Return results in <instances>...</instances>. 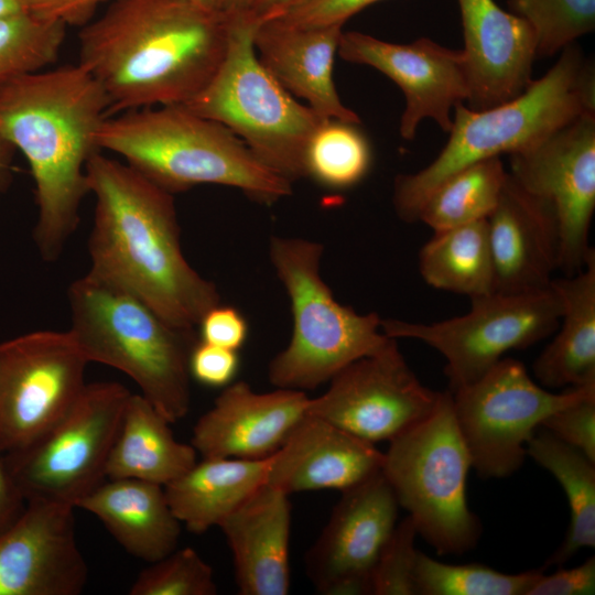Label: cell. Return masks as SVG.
<instances>
[{
    "mask_svg": "<svg viewBox=\"0 0 595 595\" xmlns=\"http://www.w3.org/2000/svg\"><path fill=\"white\" fill-rule=\"evenodd\" d=\"M202 9L229 19L247 12H252L258 0H193Z\"/></svg>",
    "mask_w": 595,
    "mask_h": 595,
    "instance_id": "f6af8a7d",
    "label": "cell"
},
{
    "mask_svg": "<svg viewBox=\"0 0 595 595\" xmlns=\"http://www.w3.org/2000/svg\"><path fill=\"white\" fill-rule=\"evenodd\" d=\"M399 504L381 470L342 491L305 554V571L324 595H371L380 551L398 522Z\"/></svg>",
    "mask_w": 595,
    "mask_h": 595,
    "instance_id": "2e32d148",
    "label": "cell"
},
{
    "mask_svg": "<svg viewBox=\"0 0 595 595\" xmlns=\"http://www.w3.org/2000/svg\"><path fill=\"white\" fill-rule=\"evenodd\" d=\"M67 299L68 331L89 363L126 374L171 424L186 416L197 329L171 325L136 295L88 272L71 283Z\"/></svg>",
    "mask_w": 595,
    "mask_h": 595,
    "instance_id": "8992f818",
    "label": "cell"
},
{
    "mask_svg": "<svg viewBox=\"0 0 595 595\" xmlns=\"http://www.w3.org/2000/svg\"><path fill=\"white\" fill-rule=\"evenodd\" d=\"M343 25L302 26L273 17L259 20L253 45L271 75L324 119L360 123L336 90L333 71Z\"/></svg>",
    "mask_w": 595,
    "mask_h": 595,
    "instance_id": "603a6c76",
    "label": "cell"
},
{
    "mask_svg": "<svg viewBox=\"0 0 595 595\" xmlns=\"http://www.w3.org/2000/svg\"><path fill=\"white\" fill-rule=\"evenodd\" d=\"M508 173L554 214L559 269L565 275L581 271L595 256L588 240L595 210V111L580 116L530 150L510 154Z\"/></svg>",
    "mask_w": 595,
    "mask_h": 595,
    "instance_id": "9a60e30c",
    "label": "cell"
},
{
    "mask_svg": "<svg viewBox=\"0 0 595 595\" xmlns=\"http://www.w3.org/2000/svg\"><path fill=\"white\" fill-rule=\"evenodd\" d=\"M89 364L69 331H35L0 342V454L51 430L86 386Z\"/></svg>",
    "mask_w": 595,
    "mask_h": 595,
    "instance_id": "4fadbf2b",
    "label": "cell"
},
{
    "mask_svg": "<svg viewBox=\"0 0 595 595\" xmlns=\"http://www.w3.org/2000/svg\"><path fill=\"white\" fill-rule=\"evenodd\" d=\"M258 22L252 12L228 19L218 68L182 106L231 130L262 164L293 184L304 177L307 142L325 119L299 102L260 62L253 45Z\"/></svg>",
    "mask_w": 595,
    "mask_h": 595,
    "instance_id": "ba28073f",
    "label": "cell"
},
{
    "mask_svg": "<svg viewBox=\"0 0 595 595\" xmlns=\"http://www.w3.org/2000/svg\"><path fill=\"white\" fill-rule=\"evenodd\" d=\"M232 555L241 595L290 592L291 504L289 495L264 484L220 524Z\"/></svg>",
    "mask_w": 595,
    "mask_h": 595,
    "instance_id": "cb8c5ba5",
    "label": "cell"
},
{
    "mask_svg": "<svg viewBox=\"0 0 595 595\" xmlns=\"http://www.w3.org/2000/svg\"><path fill=\"white\" fill-rule=\"evenodd\" d=\"M270 457H202L201 462L164 486L172 511L194 533L219 527L267 484Z\"/></svg>",
    "mask_w": 595,
    "mask_h": 595,
    "instance_id": "4316f807",
    "label": "cell"
},
{
    "mask_svg": "<svg viewBox=\"0 0 595 595\" xmlns=\"http://www.w3.org/2000/svg\"><path fill=\"white\" fill-rule=\"evenodd\" d=\"M131 392L116 381L86 383L68 412L29 446L2 455L26 501L77 504L106 480V465Z\"/></svg>",
    "mask_w": 595,
    "mask_h": 595,
    "instance_id": "30bf717a",
    "label": "cell"
},
{
    "mask_svg": "<svg viewBox=\"0 0 595 595\" xmlns=\"http://www.w3.org/2000/svg\"><path fill=\"white\" fill-rule=\"evenodd\" d=\"M378 1L381 0H305L278 18L302 26L344 25L350 17Z\"/></svg>",
    "mask_w": 595,
    "mask_h": 595,
    "instance_id": "60d3db41",
    "label": "cell"
},
{
    "mask_svg": "<svg viewBox=\"0 0 595 595\" xmlns=\"http://www.w3.org/2000/svg\"><path fill=\"white\" fill-rule=\"evenodd\" d=\"M76 508L96 516L126 552L148 564L177 548L182 523L161 485L107 478Z\"/></svg>",
    "mask_w": 595,
    "mask_h": 595,
    "instance_id": "d4e9b609",
    "label": "cell"
},
{
    "mask_svg": "<svg viewBox=\"0 0 595 595\" xmlns=\"http://www.w3.org/2000/svg\"><path fill=\"white\" fill-rule=\"evenodd\" d=\"M338 55L350 63L371 66L392 79L405 99L400 134L415 137L419 123L433 119L451 130V111L468 99L469 85L463 51L421 37L409 44L382 41L361 32H343Z\"/></svg>",
    "mask_w": 595,
    "mask_h": 595,
    "instance_id": "e0dca14e",
    "label": "cell"
},
{
    "mask_svg": "<svg viewBox=\"0 0 595 595\" xmlns=\"http://www.w3.org/2000/svg\"><path fill=\"white\" fill-rule=\"evenodd\" d=\"M239 368V355L231 350L204 342L193 347L188 369L191 378L212 388L226 387L231 383Z\"/></svg>",
    "mask_w": 595,
    "mask_h": 595,
    "instance_id": "f35d334b",
    "label": "cell"
},
{
    "mask_svg": "<svg viewBox=\"0 0 595 595\" xmlns=\"http://www.w3.org/2000/svg\"><path fill=\"white\" fill-rule=\"evenodd\" d=\"M451 394L472 467L483 478H504L522 466L527 444L541 422L595 394V385L554 393L538 385L521 361L501 358L480 378Z\"/></svg>",
    "mask_w": 595,
    "mask_h": 595,
    "instance_id": "8fae6325",
    "label": "cell"
},
{
    "mask_svg": "<svg viewBox=\"0 0 595 595\" xmlns=\"http://www.w3.org/2000/svg\"><path fill=\"white\" fill-rule=\"evenodd\" d=\"M592 111L594 67L571 44L541 78L515 98L484 110L457 105L440 154L423 170L396 177L392 201L397 215L403 221H416L425 198L450 175L485 159L530 150Z\"/></svg>",
    "mask_w": 595,
    "mask_h": 595,
    "instance_id": "277c9868",
    "label": "cell"
},
{
    "mask_svg": "<svg viewBox=\"0 0 595 595\" xmlns=\"http://www.w3.org/2000/svg\"><path fill=\"white\" fill-rule=\"evenodd\" d=\"M304 391L257 392L231 382L193 428L191 444L202 457L260 459L271 456L306 414Z\"/></svg>",
    "mask_w": 595,
    "mask_h": 595,
    "instance_id": "d6986e66",
    "label": "cell"
},
{
    "mask_svg": "<svg viewBox=\"0 0 595 595\" xmlns=\"http://www.w3.org/2000/svg\"><path fill=\"white\" fill-rule=\"evenodd\" d=\"M324 246L299 237L272 236L269 256L290 300L293 328L288 346L268 368L277 388L313 390L353 361L390 342L377 313L340 304L320 273Z\"/></svg>",
    "mask_w": 595,
    "mask_h": 595,
    "instance_id": "52a82bcc",
    "label": "cell"
},
{
    "mask_svg": "<svg viewBox=\"0 0 595 595\" xmlns=\"http://www.w3.org/2000/svg\"><path fill=\"white\" fill-rule=\"evenodd\" d=\"M74 507L30 500L0 532V595H78L88 580Z\"/></svg>",
    "mask_w": 595,
    "mask_h": 595,
    "instance_id": "ac0fdd59",
    "label": "cell"
},
{
    "mask_svg": "<svg viewBox=\"0 0 595 595\" xmlns=\"http://www.w3.org/2000/svg\"><path fill=\"white\" fill-rule=\"evenodd\" d=\"M419 269L424 281L439 290L470 299L494 292L487 218L434 232L420 250Z\"/></svg>",
    "mask_w": 595,
    "mask_h": 595,
    "instance_id": "f546056e",
    "label": "cell"
},
{
    "mask_svg": "<svg viewBox=\"0 0 595 595\" xmlns=\"http://www.w3.org/2000/svg\"><path fill=\"white\" fill-rule=\"evenodd\" d=\"M86 177L96 198L88 273L136 295L171 325L196 329L220 294L184 256L173 194L101 151L88 160Z\"/></svg>",
    "mask_w": 595,
    "mask_h": 595,
    "instance_id": "6da1fadb",
    "label": "cell"
},
{
    "mask_svg": "<svg viewBox=\"0 0 595 595\" xmlns=\"http://www.w3.org/2000/svg\"><path fill=\"white\" fill-rule=\"evenodd\" d=\"M15 148L0 133V195L12 183Z\"/></svg>",
    "mask_w": 595,
    "mask_h": 595,
    "instance_id": "bcb514c9",
    "label": "cell"
},
{
    "mask_svg": "<svg viewBox=\"0 0 595 595\" xmlns=\"http://www.w3.org/2000/svg\"><path fill=\"white\" fill-rule=\"evenodd\" d=\"M540 428L595 462V394L551 413Z\"/></svg>",
    "mask_w": 595,
    "mask_h": 595,
    "instance_id": "74e56055",
    "label": "cell"
},
{
    "mask_svg": "<svg viewBox=\"0 0 595 595\" xmlns=\"http://www.w3.org/2000/svg\"><path fill=\"white\" fill-rule=\"evenodd\" d=\"M507 174L499 156L461 169L430 193L418 220L439 232L488 218L499 202Z\"/></svg>",
    "mask_w": 595,
    "mask_h": 595,
    "instance_id": "4dcf8cb0",
    "label": "cell"
},
{
    "mask_svg": "<svg viewBox=\"0 0 595 595\" xmlns=\"http://www.w3.org/2000/svg\"><path fill=\"white\" fill-rule=\"evenodd\" d=\"M461 10L469 96L484 110L521 94L531 78L537 42L529 23L494 0H457Z\"/></svg>",
    "mask_w": 595,
    "mask_h": 595,
    "instance_id": "ffe728a7",
    "label": "cell"
},
{
    "mask_svg": "<svg viewBox=\"0 0 595 595\" xmlns=\"http://www.w3.org/2000/svg\"><path fill=\"white\" fill-rule=\"evenodd\" d=\"M358 123L325 119L311 136L304 153V177L344 190L359 183L371 165V148Z\"/></svg>",
    "mask_w": 595,
    "mask_h": 595,
    "instance_id": "1f68e13d",
    "label": "cell"
},
{
    "mask_svg": "<svg viewBox=\"0 0 595 595\" xmlns=\"http://www.w3.org/2000/svg\"><path fill=\"white\" fill-rule=\"evenodd\" d=\"M228 19L193 0H111L78 34V64L102 88L109 116L185 105L227 47Z\"/></svg>",
    "mask_w": 595,
    "mask_h": 595,
    "instance_id": "7a4b0ae2",
    "label": "cell"
},
{
    "mask_svg": "<svg viewBox=\"0 0 595 595\" xmlns=\"http://www.w3.org/2000/svg\"><path fill=\"white\" fill-rule=\"evenodd\" d=\"M527 455L554 476L569 501L565 538L542 566L561 567L580 550L595 547V462L544 429L529 440Z\"/></svg>",
    "mask_w": 595,
    "mask_h": 595,
    "instance_id": "f1b7e54d",
    "label": "cell"
},
{
    "mask_svg": "<svg viewBox=\"0 0 595 595\" xmlns=\"http://www.w3.org/2000/svg\"><path fill=\"white\" fill-rule=\"evenodd\" d=\"M170 422L141 394L129 397L110 451L106 478L165 486L197 462L192 444L175 439Z\"/></svg>",
    "mask_w": 595,
    "mask_h": 595,
    "instance_id": "83f0119b",
    "label": "cell"
},
{
    "mask_svg": "<svg viewBox=\"0 0 595 595\" xmlns=\"http://www.w3.org/2000/svg\"><path fill=\"white\" fill-rule=\"evenodd\" d=\"M416 536L409 516L397 522L375 564L371 595H415Z\"/></svg>",
    "mask_w": 595,
    "mask_h": 595,
    "instance_id": "8d00e7d4",
    "label": "cell"
},
{
    "mask_svg": "<svg viewBox=\"0 0 595 595\" xmlns=\"http://www.w3.org/2000/svg\"><path fill=\"white\" fill-rule=\"evenodd\" d=\"M66 26L31 11L0 18V84L55 63Z\"/></svg>",
    "mask_w": 595,
    "mask_h": 595,
    "instance_id": "836d02e7",
    "label": "cell"
},
{
    "mask_svg": "<svg viewBox=\"0 0 595 595\" xmlns=\"http://www.w3.org/2000/svg\"><path fill=\"white\" fill-rule=\"evenodd\" d=\"M212 566L192 548L175 549L149 563L132 583L130 595H216Z\"/></svg>",
    "mask_w": 595,
    "mask_h": 595,
    "instance_id": "d590c367",
    "label": "cell"
},
{
    "mask_svg": "<svg viewBox=\"0 0 595 595\" xmlns=\"http://www.w3.org/2000/svg\"><path fill=\"white\" fill-rule=\"evenodd\" d=\"M382 463L375 444L306 413L271 455L267 484L289 496L345 491L380 472Z\"/></svg>",
    "mask_w": 595,
    "mask_h": 595,
    "instance_id": "7402d4cb",
    "label": "cell"
},
{
    "mask_svg": "<svg viewBox=\"0 0 595 595\" xmlns=\"http://www.w3.org/2000/svg\"><path fill=\"white\" fill-rule=\"evenodd\" d=\"M551 286L562 314L554 338L533 363V375L544 388L595 385V256Z\"/></svg>",
    "mask_w": 595,
    "mask_h": 595,
    "instance_id": "484cf974",
    "label": "cell"
},
{
    "mask_svg": "<svg viewBox=\"0 0 595 595\" xmlns=\"http://www.w3.org/2000/svg\"><path fill=\"white\" fill-rule=\"evenodd\" d=\"M109 116L107 97L78 63L20 75L0 84V133L22 152L34 181L33 240L56 261L89 193L86 164L100 151L97 131Z\"/></svg>",
    "mask_w": 595,
    "mask_h": 595,
    "instance_id": "3957f363",
    "label": "cell"
},
{
    "mask_svg": "<svg viewBox=\"0 0 595 595\" xmlns=\"http://www.w3.org/2000/svg\"><path fill=\"white\" fill-rule=\"evenodd\" d=\"M108 0H25L28 10L44 18L62 21L66 25H84L98 6Z\"/></svg>",
    "mask_w": 595,
    "mask_h": 595,
    "instance_id": "7bdbcfd3",
    "label": "cell"
},
{
    "mask_svg": "<svg viewBox=\"0 0 595 595\" xmlns=\"http://www.w3.org/2000/svg\"><path fill=\"white\" fill-rule=\"evenodd\" d=\"M96 140L100 151L122 156L171 194L216 184L270 205L292 192V183L262 164L231 130L182 105L108 116Z\"/></svg>",
    "mask_w": 595,
    "mask_h": 595,
    "instance_id": "5b68a950",
    "label": "cell"
},
{
    "mask_svg": "<svg viewBox=\"0 0 595 595\" xmlns=\"http://www.w3.org/2000/svg\"><path fill=\"white\" fill-rule=\"evenodd\" d=\"M196 329L201 342L237 351L248 337L245 316L236 307L221 304L208 310Z\"/></svg>",
    "mask_w": 595,
    "mask_h": 595,
    "instance_id": "ab89813d",
    "label": "cell"
},
{
    "mask_svg": "<svg viewBox=\"0 0 595 595\" xmlns=\"http://www.w3.org/2000/svg\"><path fill=\"white\" fill-rule=\"evenodd\" d=\"M305 0H258L252 13L259 19L278 17Z\"/></svg>",
    "mask_w": 595,
    "mask_h": 595,
    "instance_id": "7dc6e473",
    "label": "cell"
},
{
    "mask_svg": "<svg viewBox=\"0 0 595 595\" xmlns=\"http://www.w3.org/2000/svg\"><path fill=\"white\" fill-rule=\"evenodd\" d=\"M25 500L14 487L0 454V532L9 527L21 513Z\"/></svg>",
    "mask_w": 595,
    "mask_h": 595,
    "instance_id": "ee69618b",
    "label": "cell"
},
{
    "mask_svg": "<svg viewBox=\"0 0 595 595\" xmlns=\"http://www.w3.org/2000/svg\"><path fill=\"white\" fill-rule=\"evenodd\" d=\"M487 221L494 292L529 293L550 288L560 253L558 224L550 207L508 173Z\"/></svg>",
    "mask_w": 595,
    "mask_h": 595,
    "instance_id": "44dd1931",
    "label": "cell"
},
{
    "mask_svg": "<svg viewBox=\"0 0 595 595\" xmlns=\"http://www.w3.org/2000/svg\"><path fill=\"white\" fill-rule=\"evenodd\" d=\"M470 467L451 391L441 393L428 418L389 441L383 453L381 473L399 506L439 554H464L480 537V521L466 497Z\"/></svg>",
    "mask_w": 595,
    "mask_h": 595,
    "instance_id": "9c48e42d",
    "label": "cell"
},
{
    "mask_svg": "<svg viewBox=\"0 0 595 595\" xmlns=\"http://www.w3.org/2000/svg\"><path fill=\"white\" fill-rule=\"evenodd\" d=\"M25 0H0V18L26 12Z\"/></svg>",
    "mask_w": 595,
    "mask_h": 595,
    "instance_id": "c3c4849f",
    "label": "cell"
},
{
    "mask_svg": "<svg viewBox=\"0 0 595 595\" xmlns=\"http://www.w3.org/2000/svg\"><path fill=\"white\" fill-rule=\"evenodd\" d=\"M543 572L507 574L479 563L447 564L419 551L415 595H527Z\"/></svg>",
    "mask_w": 595,
    "mask_h": 595,
    "instance_id": "d6a6232c",
    "label": "cell"
},
{
    "mask_svg": "<svg viewBox=\"0 0 595 595\" xmlns=\"http://www.w3.org/2000/svg\"><path fill=\"white\" fill-rule=\"evenodd\" d=\"M531 26L537 56H551L595 28V0H508Z\"/></svg>",
    "mask_w": 595,
    "mask_h": 595,
    "instance_id": "e575fe53",
    "label": "cell"
},
{
    "mask_svg": "<svg viewBox=\"0 0 595 595\" xmlns=\"http://www.w3.org/2000/svg\"><path fill=\"white\" fill-rule=\"evenodd\" d=\"M595 593V558L578 566L559 569L553 574L542 573L527 595H593Z\"/></svg>",
    "mask_w": 595,
    "mask_h": 595,
    "instance_id": "b9f144b4",
    "label": "cell"
},
{
    "mask_svg": "<svg viewBox=\"0 0 595 595\" xmlns=\"http://www.w3.org/2000/svg\"><path fill=\"white\" fill-rule=\"evenodd\" d=\"M468 313L434 323L381 320L382 333L393 339H418L446 360L451 391L487 372L512 349H523L554 333L562 305L550 288L529 293L491 292L470 299Z\"/></svg>",
    "mask_w": 595,
    "mask_h": 595,
    "instance_id": "7c38bea8",
    "label": "cell"
},
{
    "mask_svg": "<svg viewBox=\"0 0 595 595\" xmlns=\"http://www.w3.org/2000/svg\"><path fill=\"white\" fill-rule=\"evenodd\" d=\"M306 413L370 442L391 441L428 418L441 393L424 386L407 364L397 339L338 371Z\"/></svg>",
    "mask_w": 595,
    "mask_h": 595,
    "instance_id": "5bb4252c",
    "label": "cell"
}]
</instances>
